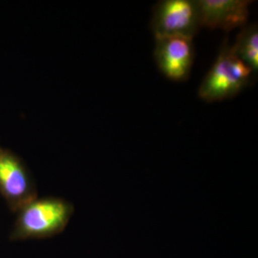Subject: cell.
<instances>
[{
	"label": "cell",
	"mask_w": 258,
	"mask_h": 258,
	"mask_svg": "<svg viewBox=\"0 0 258 258\" xmlns=\"http://www.w3.org/2000/svg\"><path fill=\"white\" fill-rule=\"evenodd\" d=\"M17 213L11 241L45 239L64 231L74 213V206L58 197H37Z\"/></svg>",
	"instance_id": "cell-1"
},
{
	"label": "cell",
	"mask_w": 258,
	"mask_h": 258,
	"mask_svg": "<svg viewBox=\"0 0 258 258\" xmlns=\"http://www.w3.org/2000/svg\"><path fill=\"white\" fill-rule=\"evenodd\" d=\"M252 74V70L236 56L226 39L216 60L204 78L198 95L208 102L231 99L249 86Z\"/></svg>",
	"instance_id": "cell-2"
},
{
	"label": "cell",
	"mask_w": 258,
	"mask_h": 258,
	"mask_svg": "<svg viewBox=\"0 0 258 258\" xmlns=\"http://www.w3.org/2000/svg\"><path fill=\"white\" fill-rule=\"evenodd\" d=\"M150 27L154 37L192 38L202 27L197 0H164L157 3Z\"/></svg>",
	"instance_id": "cell-3"
},
{
	"label": "cell",
	"mask_w": 258,
	"mask_h": 258,
	"mask_svg": "<svg viewBox=\"0 0 258 258\" xmlns=\"http://www.w3.org/2000/svg\"><path fill=\"white\" fill-rule=\"evenodd\" d=\"M0 195L11 212H18L37 197L29 168L17 154L0 146Z\"/></svg>",
	"instance_id": "cell-4"
},
{
	"label": "cell",
	"mask_w": 258,
	"mask_h": 258,
	"mask_svg": "<svg viewBox=\"0 0 258 258\" xmlns=\"http://www.w3.org/2000/svg\"><path fill=\"white\" fill-rule=\"evenodd\" d=\"M155 40L154 57L161 73L172 82L186 81L195 58L192 38L156 37Z\"/></svg>",
	"instance_id": "cell-5"
},
{
	"label": "cell",
	"mask_w": 258,
	"mask_h": 258,
	"mask_svg": "<svg viewBox=\"0 0 258 258\" xmlns=\"http://www.w3.org/2000/svg\"><path fill=\"white\" fill-rule=\"evenodd\" d=\"M202 27L230 32L245 27L249 15V0H197Z\"/></svg>",
	"instance_id": "cell-6"
},
{
	"label": "cell",
	"mask_w": 258,
	"mask_h": 258,
	"mask_svg": "<svg viewBox=\"0 0 258 258\" xmlns=\"http://www.w3.org/2000/svg\"><path fill=\"white\" fill-rule=\"evenodd\" d=\"M231 48L241 61L249 66L253 73L257 72L258 28L256 23L242 28Z\"/></svg>",
	"instance_id": "cell-7"
}]
</instances>
